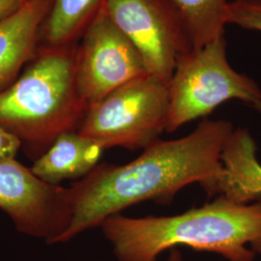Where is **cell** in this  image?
Returning <instances> with one entry per match:
<instances>
[{"label":"cell","mask_w":261,"mask_h":261,"mask_svg":"<svg viewBox=\"0 0 261 261\" xmlns=\"http://www.w3.org/2000/svg\"><path fill=\"white\" fill-rule=\"evenodd\" d=\"M234 130L231 122L206 119L186 137L155 141L130 163L99 164L68 187L71 219L56 244L100 227L130 206L150 200L170 203L179 191L195 183L208 196H218L224 176L221 156Z\"/></svg>","instance_id":"obj_1"},{"label":"cell","mask_w":261,"mask_h":261,"mask_svg":"<svg viewBox=\"0 0 261 261\" xmlns=\"http://www.w3.org/2000/svg\"><path fill=\"white\" fill-rule=\"evenodd\" d=\"M100 227L118 261H157L162 252L177 246L214 252L228 261H253L261 255V200L244 204L220 195L182 214H117Z\"/></svg>","instance_id":"obj_2"},{"label":"cell","mask_w":261,"mask_h":261,"mask_svg":"<svg viewBox=\"0 0 261 261\" xmlns=\"http://www.w3.org/2000/svg\"><path fill=\"white\" fill-rule=\"evenodd\" d=\"M76 46L39 47L25 71L0 92V126L33 162L61 135L75 132L87 106L75 81Z\"/></svg>","instance_id":"obj_3"},{"label":"cell","mask_w":261,"mask_h":261,"mask_svg":"<svg viewBox=\"0 0 261 261\" xmlns=\"http://www.w3.org/2000/svg\"><path fill=\"white\" fill-rule=\"evenodd\" d=\"M168 92V133L205 117L230 100H239L253 109L261 103L259 85L229 64L224 37L181 56Z\"/></svg>","instance_id":"obj_4"},{"label":"cell","mask_w":261,"mask_h":261,"mask_svg":"<svg viewBox=\"0 0 261 261\" xmlns=\"http://www.w3.org/2000/svg\"><path fill=\"white\" fill-rule=\"evenodd\" d=\"M168 109V84L144 75L89 107L77 133L98 141L106 150H144L166 132Z\"/></svg>","instance_id":"obj_5"},{"label":"cell","mask_w":261,"mask_h":261,"mask_svg":"<svg viewBox=\"0 0 261 261\" xmlns=\"http://www.w3.org/2000/svg\"><path fill=\"white\" fill-rule=\"evenodd\" d=\"M105 9L130 39L148 74L169 84L179 58L194 48L185 20L171 0H106Z\"/></svg>","instance_id":"obj_6"},{"label":"cell","mask_w":261,"mask_h":261,"mask_svg":"<svg viewBox=\"0 0 261 261\" xmlns=\"http://www.w3.org/2000/svg\"><path fill=\"white\" fill-rule=\"evenodd\" d=\"M75 81L87 109L130 81L149 75L137 47L103 8L80 39Z\"/></svg>","instance_id":"obj_7"},{"label":"cell","mask_w":261,"mask_h":261,"mask_svg":"<svg viewBox=\"0 0 261 261\" xmlns=\"http://www.w3.org/2000/svg\"><path fill=\"white\" fill-rule=\"evenodd\" d=\"M0 210L19 233L55 245L70 223L69 188L41 180L16 159L0 160Z\"/></svg>","instance_id":"obj_8"},{"label":"cell","mask_w":261,"mask_h":261,"mask_svg":"<svg viewBox=\"0 0 261 261\" xmlns=\"http://www.w3.org/2000/svg\"><path fill=\"white\" fill-rule=\"evenodd\" d=\"M55 0H29L0 21V92L14 84L39 48L42 29Z\"/></svg>","instance_id":"obj_9"},{"label":"cell","mask_w":261,"mask_h":261,"mask_svg":"<svg viewBox=\"0 0 261 261\" xmlns=\"http://www.w3.org/2000/svg\"><path fill=\"white\" fill-rule=\"evenodd\" d=\"M105 150L98 141L77 130L69 132L58 137L47 152L34 161L31 169L41 180L53 185L80 180L99 165Z\"/></svg>","instance_id":"obj_10"},{"label":"cell","mask_w":261,"mask_h":261,"mask_svg":"<svg viewBox=\"0 0 261 261\" xmlns=\"http://www.w3.org/2000/svg\"><path fill=\"white\" fill-rule=\"evenodd\" d=\"M256 152L251 132L235 129L221 156L224 176L219 186V196L244 204L261 200V164Z\"/></svg>","instance_id":"obj_11"},{"label":"cell","mask_w":261,"mask_h":261,"mask_svg":"<svg viewBox=\"0 0 261 261\" xmlns=\"http://www.w3.org/2000/svg\"><path fill=\"white\" fill-rule=\"evenodd\" d=\"M106 0H55L42 29L44 47L77 44Z\"/></svg>","instance_id":"obj_12"},{"label":"cell","mask_w":261,"mask_h":261,"mask_svg":"<svg viewBox=\"0 0 261 261\" xmlns=\"http://www.w3.org/2000/svg\"><path fill=\"white\" fill-rule=\"evenodd\" d=\"M185 20L194 48L224 37L228 0H171Z\"/></svg>","instance_id":"obj_13"},{"label":"cell","mask_w":261,"mask_h":261,"mask_svg":"<svg viewBox=\"0 0 261 261\" xmlns=\"http://www.w3.org/2000/svg\"><path fill=\"white\" fill-rule=\"evenodd\" d=\"M224 19L226 24L261 32V0L229 1Z\"/></svg>","instance_id":"obj_14"},{"label":"cell","mask_w":261,"mask_h":261,"mask_svg":"<svg viewBox=\"0 0 261 261\" xmlns=\"http://www.w3.org/2000/svg\"><path fill=\"white\" fill-rule=\"evenodd\" d=\"M21 149V142L18 137L0 126V160L16 159Z\"/></svg>","instance_id":"obj_15"},{"label":"cell","mask_w":261,"mask_h":261,"mask_svg":"<svg viewBox=\"0 0 261 261\" xmlns=\"http://www.w3.org/2000/svg\"><path fill=\"white\" fill-rule=\"evenodd\" d=\"M29 0H0V21L24 6Z\"/></svg>","instance_id":"obj_16"},{"label":"cell","mask_w":261,"mask_h":261,"mask_svg":"<svg viewBox=\"0 0 261 261\" xmlns=\"http://www.w3.org/2000/svg\"><path fill=\"white\" fill-rule=\"evenodd\" d=\"M168 261H183L182 253L178 250L177 248H174V249L170 250Z\"/></svg>","instance_id":"obj_17"},{"label":"cell","mask_w":261,"mask_h":261,"mask_svg":"<svg viewBox=\"0 0 261 261\" xmlns=\"http://www.w3.org/2000/svg\"><path fill=\"white\" fill-rule=\"evenodd\" d=\"M254 110H256L257 112H261V103H258V105H257V106L254 108Z\"/></svg>","instance_id":"obj_18"}]
</instances>
